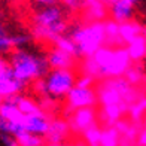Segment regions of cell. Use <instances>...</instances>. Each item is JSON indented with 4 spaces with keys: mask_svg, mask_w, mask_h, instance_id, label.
<instances>
[{
    "mask_svg": "<svg viewBox=\"0 0 146 146\" xmlns=\"http://www.w3.org/2000/svg\"><path fill=\"white\" fill-rule=\"evenodd\" d=\"M24 88H25V84L18 81L14 76L12 70L9 69V72L0 81V97H2V100H11V98L17 96H21Z\"/></svg>",
    "mask_w": 146,
    "mask_h": 146,
    "instance_id": "obj_15",
    "label": "cell"
},
{
    "mask_svg": "<svg viewBox=\"0 0 146 146\" xmlns=\"http://www.w3.org/2000/svg\"><path fill=\"white\" fill-rule=\"evenodd\" d=\"M46 146H66V145H46Z\"/></svg>",
    "mask_w": 146,
    "mask_h": 146,
    "instance_id": "obj_34",
    "label": "cell"
},
{
    "mask_svg": "<svg viewBox=\"0 0 146 146\" xmlns=\"http://www.w3.org/2000/svg\"><path fill=\"white\" fill-rule=\"evenodd\" d=\"M125 49L131 63H142L143 60H146V33L125 45Z\"/></svg>",
    "mask_w": 146,
    "mask_h": 146,
    "instance_id": "obj_17",
    "label": "cell"
},
{
    "mask_svg": "<svg viewBox=\"0 0 146 146\" xmlns=\"http://www.w3.org/2000/svg\"><path fill=\"white\" fill-rule=\"evenodd\" d=\"M66 113L70 115L79 109H88L97 106V92L96 88H79L73 87L66 96Z\"/></svg>",
    "mask_w": 146,
    "mask_h": 146,
    "instance_id": "obj_7",
    "label": "cell"
},
{
    "mask_svg": "<svg viewBox=\"0 0 146 146\" xmlns=\"http://www.w3.org/2000/svg\"><path fill=\"white\" fill-rule=\"evenodd\" d=\"M2 102H3V100H2V97H0V104H2Z\"/></svg>",
    "mask_w": 146,
    "mask_h": 146,
    "instance_id": "obj_35",
    "label": "cell"
},
{
    "mask_svg": "<svg viewBox=\"0 0 146 146\" xmlns=\"http://www.w3.org/2000/svg\"><path fill=\"white\" fill-rule=\"evenodd\" d=\"M49 122H51V116L46 112L39 110V112L31 113V115H24L23 130L31 133V134L45 137L46 131L49 128Z\"/></svg>",
    "mask_w": 146,
    "mask_h": 146,
    "instance_id": "obj_12",
    "label": "cell"
},
{
    "mask_svg": "<svg viewBox=\"0 0 146 146\" xmlns=\"http://www.w3.org/2000/svg\"><path fill=\"white\" fill-rule=\"evenodd\" d=\"M9 63H8V58H5L0 55V81H2V78L6 75V73L9 72Z\"/></svg>",
    "mask_w": 146,
    "mask_h": 146,
    "instance_id": "obj_30",
    "label": "cell"
},
{
    "mask_svg": "<svg viewBox=\"0 0 146 146\" xmlns=\"http://www.w3.org/2000/svg\"><path fill=\"white\" fill-rule=\"evenodd\" d=\"M8 63L14 76L25 85L43 79L51 70L45 55L36 54L27 48L11 51Z\"/></svg>",
    "mask_w": 146,
    "mask_h": 146,
    "instance_id": "obj_3",
    "label": "cell"
},
{
    "mask_svg": "<svg viewBox=\"0 0 146 146\" xmlns=\"http://www.w3.org/2000/svg\"><path fill=\"white\" fill-rule=\"evenodd\" d=\"M70 127L67 119L64 118H51L49 128L45 134L46 145H64L70 134Z\"/></svg>",
    "mask_w": 146,
    "mask_h": 146,
    "instance_id": "obj_11",
    "label": "cell"
},
{
    "mask_svg": "<svg viewBox=\"0 0 146 146\" xmlns=\"http://www.w3.org/2000/svg\"><path fill=\"white\" fill-rule=\"evenodd\" d=\"M82 5H84V2H75V0H66V2H63L64 8H67L70 11H79V9H82Z\"/></svg>",
    "mask_w": 146,
    "mask_h": 146,
    "instance_id": "obj_29",
    "label": "cell"
},
{
    "mask_svg": "<svg viewBox=\"0 0 146 146\" xmlns=\"http://www.w3.org/2000/svg\"><path fill=\"white\" fill-rule=\"evenodd\" d=\"M31 15V37L40 42H52L66 35L67 17L64 6L54 0L39 2Z\"/></svg>",
    "mask_w": 146,
    "mask_h": 146,
    "instance_id": "obj_2",
    "label": "cell"
},
{
    "mask_svg": "<svg viewBox=\"0 0 146 146\" xmlns=\"http://www.w3.org/2000/svg\"><path fill=\"white\" fill-rule=\"evenodd\" d=\"M14 139H15V142L18 143V146H46L45 137L31 134V133L24 131V130L17 133V134L14 136Z\"/></svg>",
    "mask_w": 146,
    "mask_h": 146,
    "instance_id": "obj_22",
    "label": "cell"
},
{
    "mask_svg": "<svg viewBox=\"0 0 146 146\" xmlns=\"http://www.w3.org/2000/svg\"><path fill=\"white\" fill-rule=\"evenodd\" d=\"M127 115L130 118V121L134 122V124L143 121L146 118V94H142L137 100H134L130 104V108L127 110Z\"/></svg>",
    "mask_w": 146,
    "mask_h": 146,
    "instance_id": "obj_18",
    "label": "cell"
},
{
    "mask_svg": "<svg viewBox=\"0 0 146 146\" xmlns=\"http://www.w3.org/2000/svg\"><path fill=\"white\" fill-rule=\"evenodd\" d=\"M121 143V134L116 130V127H104L102 130L100 146H119Z\"/></svg>",
    "mask_w": 146,
    "mask_h": 146,
    "instance_id": "obj_24",
    "label": "cell"
},
{
    "mask_svg": "<svg viewBox=\"0 0 146 146\" xmlns=\"http://www.w3.org/2000/svg\"><path fill=\"white\" fill-rule=\"evenodd\" d=\"M130 66L131 60L125 46L104 45L92 57L84 58L79 69H81V75L90 76L96 82H100L106 79L124 78Z\"/></svg>",
    "mask_w": 146,
    "mask_h": 146,
    "instance_id": "obj_1",
    "label": "cell"
},
{
    "mask_svg": "<svg viewBox=\"0 0 146 146\" xmlns=\"http://www.w3.org/2000/svg\"><path fill=\"white\" fill-rule=\"evenodd\" d=\"M102 127L100 125H92L87 131L82 133V143L85 146H100V139H102Z\"/></svg>",
    "mask_w": 146,
    "mask_h": 146,
    "instance_id": "obj_25",
    "label": "cell"
},
{
    "mask_svg": "<svg viewBox=\"0 0 146 146\" xmlns=\"http://www.w3.org/2000/svg\"><path fill=\"white\" fill-rule=\"evenodd\" d=\"M3 18H5V14L0 9V55L5 54V52L14 51V48H12V35L6 29Z\"/></svg>",
    "mask_w": 146,
    "mask_h": 146,
    "instance_id": "obj_23",
    "label": "cell"
},
{
    "mask_svg": "<svg viewBox=\"0 0 146 146\" xmlns=\"http://www.w3.org/2000/svg\"><path fill=\"white\" fill-rule=\"evenodd\" d=\"M108 12L112 21L118 24L131 21L136 14V2H133V0H110V2H108Z\"/></svg>",
    "mask_w": 146,
    "mask_h": 146,
    "instance_id": "obj_9",
    "label": "cell"
},
{
    "mask_svg": "<svg viewBox=\"0 0 146 146\" xmlns=\"http://www.w3.org/2000/svg\"><path fill=\"white\" fill-rule=\"evenodd\" d=\"M96 81L90 76H85V75H79L76 76V87L79 88H96Z\"/></svg>",
    "mask_w": 146,
    "mask_h": 146,
    "instance_id": "obj_28",
    "label": "cell"
},
{
    "mask_svg": "<svg viewBox=\"0 0 146 146\" xmlns=\"http://www.w3.org/2000/svg\"><path fill=\"white\" fill-rule=\"evenodd\" d=\"M98 121V112L96 108H88V109H79L76 112L69 115V127L72 133L76 134H82L84 131H87L92 125H97Z\"/></svg>",
    "mask_w": 146,
    "mask_h": 146,
    "instance_id": "obj_8",
    "label": "cell"
},
{
    "mask_svg": "<svg viewBox=\"0 0 146 146\" xmlns=\"http://www.w3.org/2000/svg\"><path fill=\"white\" fill-rule=\"evenodd\" d=\"M76 84L75 70H49L43 78L45 97L49 98H66L70 90ZM43 98V97H42Z\"/></svg>",
    "mask_w": 146,
    "mask_h": 146,
    "instance_id": "obj_6",
    "label": "cell"
},
{
    "mask_svg": "<svg viewBox=\"0 0 146 146\" xmlns=\"http://www.w3.org/2000/svg\"><path fill=\"white\" fill-rule=\"evenodd\" d=\"M0 118L5 119L11 127V136L14 137L17 133L23 130V121L24 115L19 112L17 104L12 100H3L0 104Z\"/></svg>",
    "mask_w": 146,
    "mask_h": 146,
    "instance_id": "obj_10",
    "label": "cell"
},
{
    "mask_svg": "<svg viewBox=\"0 0 146 146\" xmlns=\"http://www.w3.org/2000/svg\"><path fill=\"white\" fill-rule=\"evenodd\" d=\"M0 139H2V143L5 146H18V143L12 136H0Z\"/></svg>",
    "mask_w": 146,
    "mask_h": 146,
    "instance_id": "obj_32",
    "label": "cell"
},
{
    "mask_svg": "<svg viewBox=\"0 0 146 146\" xmlns=\"http://www.w3.org/2000/svg\"><path fill=\"white\" fill-rule=\"evenodd\" d=\"M96 92H97V103L102 108L121 106L127 110L133 102L137 100L142 94H145L142 88L131 87L124 78L106 79V81L97 82Z\"/></svg>",
    "mask_w": 146,
    "mask_h": 146,
    "instance_id": "obj_4",
    "label": "cell"
},
{
    "mask_svg": "<svg viewBox=\"0 0 146 146\" xmlns=\"http://www.w3.org/2000/svg\"><path fill=\"white\" fill-rule=\"evenodd\" d=\"M124 79L131 85V87L139 88V87H142V85L146 82V75H145L143 69L139 64H131L130 69L125 72Z\"/></svg>",
    "mask_w": 146,
    "mask_h": 146,
    "instance_id": "obj_21",
    "label": "cell"
},
{
    "mask_svg": "<svg viewBox=\"0 0 146 146\" xmlns=\"http://www.w3.org/2000/svg\"><path fill=\"white\" fill-rule=\"evenodd\" d=\"M51 70H73L76 64V58L57 48H49L45 55Z\"/></svg>",
    "mask_w": 146,
    "mask_h": 146,
    "instance_id": "obj_14",
    "label": "cell"
},
{
    "mask_svg": "<svg viewBox=\"0 0 146 146\" xmlns=\"http://www.w3.org/2000/svg\"><path fill=\"white\" fill-rule=\"evenodd\" d=\"M104 27V36H106V45L109 46H122L119 40V24L112 21V19H106L103 23Z\"/></svg>",
    "mask_w": 146,
    "mask_h": 146,
    "instance_id": "obj_20",
    "label": "cell"
},
{
    "mask_svg": "<svg viewBox=\"0 0 146 146\" xmlns=\"http://www.w3.org/2000/svg\"><path fill=\"white\" fill-rule=\"evenodd\" d=\"M31 42V36L27 33H15L12 35V48L14 49H21L25 48Z\"/></svg>",
    "mask_w": 146,
    "mask_h": 146,
    "instance_id": "obj_27",
    "label": "cell"
},
{
    "mask_svg": "<svg viewBox=\"0 0 146 146\" xmlns=\"http://www.w3.org/2000/svg\"><path fill=\"white\" fill-rule=\"evenodd\" d=\"M143 33H146V27L142 25L139 21H136V19L119 24V40H121L122 46L128 45L139 36H142Z\"/></svg>",
    "mask_w": 146,
    "mask_h": 146,
    "instance_id": "obj_16",
    "label": "cell"
},
{
    "mask_svg": "<svg viewBox=\"0 0 146 146\" xmlns=\"http://www.w3.org/2000/svg\"><path fill=\"white\" fill-rule=\"evenodd\" d=\"M69 146H85V145L82 143V140H79V142H76V143H72V145H69Z\"/></svg>",
    "mask_w": 146,
    "mask_h": 146,
    "instance_id": "obj_33",
    "label": "cell"
},
{
    "mask_svg": "<svg viewBox=\"0 0 146 146\" xmlns=\"http://www.w3.org/2000/svg\"><path fill=\"white\" fill-rule=\"evenodd\" d=\"M12 102L17 104V108L19 109L23 115H31V113H36V112L42 110V108L39 106V102H36L35 98H31L29 96H17L14 98H11Z\"/></svg>",
    "mask_w": 146,
    "mask_h": 146,
    "instance_id": "obj_19",
    "label": "cell"
},
{
    "mask_svg": "<svg viewBox=\"0 0 146 146\" xmlns=\"http://www.w3.org/2000/svg\"><path fill=\"white\" fill-rule=\"evenodd\" d=\"M70 39L78 49V55L90 58L106 45L103 23H84L76 24L70 31Z\"/></svg>",
    "mask_w": 146,
    "mask_h": 146,
    "instance_id": "obj_5",
    "label": "cell"
},
{
    "mask_svg": "<svg viewBox=\"0 0 146 146\" xmlns=\"http://www.w3.org/2000/svg\"><path fill=\"white\" fill-rule=\"evenodd\" d=\"M82 14L85 17V23H104L108 12V2L103 0H87L82 5Z\"/></svg>",
    "mask_w": 146,
    "mask_h": 146,
    "instance_id": "obj_13",
    "label": "cell"
},
{
    "mask_svg": "<svg viewBox=\"0 0 146 146\" xmlns=\"http://www.w3.org/2000/svg\"><path fill=\"white\" fill-rule=\"evenodd\" d=\"M54 48H57V49H60V51H63V52H66V54L75 57V58L79 57V55H78L76 46H75V43H73V40L70 39L69 35H64V36H61V37H58L57 40L54 42Z\"/></svg>",
    "mask_w": 146,
    "mask_h": 146,
    "instance_id": "obj_26",
    "label": "cell"
},
{
    "mask_svg": "<svg viewBox=\"0 0 146 146\" xmlns=\"http://www.w3.org/2000/svg\"><path fill=\"white\" fill-rule=\"evenodd\" d=\"M136 143L139 146H146V128L139 130V134H137V140Z\"/></svg>",
    "mask_w": 146,
    "mask_h": 146,
    "instance_id": "obj_31",
    "label": "cell"
}]
</instances>
